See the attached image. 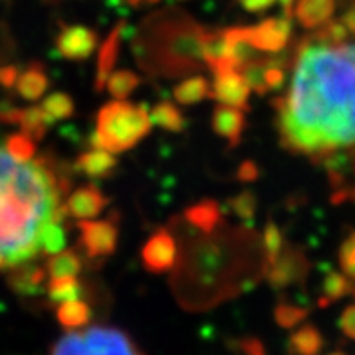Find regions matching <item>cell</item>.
<instances>
[{"instance_id": "cell-1", "label": "cell", "mask_w": 355, "mask_h": 355, "mask_svg": "<svg viewBox=\"0 0 355 355\" xmlns=\"http://www.w3.org/2000/svg\"><path fill=\"white\" fill-rule=\"evenodd\" d=\"M352 37V35H350ZM319 35L300 47L294 80L279 100V131L295 153L327 159L355 147V40Z\"/></svg>"}, {"instance_id": "cell-2", "label": "cell", "mask_w": 355, "mask_h": 355, "mask_svg": "<svg viewBox=\"0 0 355 355\" xmlns=\"http://www.w3.org/2000/svg\"><path fill=\"white\" fill-rule=\"evenodd\" d=\"M55 174L40 162L15 158L0 145V270L40 254L44 227L66 216Z\"/></svg>"}, {"instance_id": "cell-3", "label": "cell", "mask_w": 355, "mask_h": 355, "mask_svg": "<svg viewBox=\"0 0 355 355\" xmlns=\"http://www.w3.org/2000/svg\"><path fill=\"white\" fill-rule=\"evenodd\" d=\"M150 114L145 105L116 102L105 103L96 116V131L91 135L94 149L123 153L132 149L150 131Z\"/></svg>"}, {"instance_id": "cell-4", "label": "cell", "mask_w": 355, "mask_h": 355, "mask_svg": "<svg viewBox=\"0 0 355 355\" xmlns=\"http://www.w3.org/2000/svg\"><path fill=\"white\" fill-rule=\"evenodd\" d=\"M51 355H141L135 343L118 328L91 327L69 332L53 348Z\"/></svg>"}, {"instance_id": "cell-5", "label": "cell", "mask_w": 355, "mask_h": 355, "mask_svg": "<svg viewBox=\"0 0 355 355\" xmlns=\"http://www.w3.org/2000/svg\"><path fill=\"white\" fill-rule=\"evenodd\" d=\"M78 229L80 243L89 257H103L116 250L118 229L112 221L82 220Z\"/></svg>"}, {"instance_id": "cell-6", "label": "cell", "mask_w": 355, "mask_h": 355, "mask_svg": "<svg viewBox=\"0 0 355 355\" xmlns=\"http://www.w3.org/2000/svg\"><path fill=\"white\" fill-rule=\"evenodd\" d=\"M56 51L67 60H85L98 46L96 31L85 26H62L55 40Z\"/></svg>"}, {"instance_id": "cell-7", "label": "cell", "mask_w": 355, "mask_h": 355, "mask_svg": "<svg viewBox=\"0 0 355 355\" xmlns=\"http://www.w3.org/2000/svg\"><path fill=\"white\" fill-rule=\"evenodd\" d=\"M292 35V20L286 17L281 19H265L254 28H248V42L256 51L279 53L285 49Z\"/></svg>"}, {"instance_id": "cell-8", "label": "cell", "mask_w": 355, "mask_h": 355, "mask_svg": "<svg viewBox=\"0 0 355 355\" xmlns=\"http://www.w3.org/2000/svg\"><path fill=\"white\" fill-rule=\"evenodd\" d=\"M252 89L238 69L216 73L211 87V96L223 105L236 109H248V98Z\"/></svg>"}, {"instance_id": "cell-9", "label": "cell", "mask_w": 355, "mask_h": 355, "mask_svg": "<svg viewBox=\"0 0 355 355\" xmlns=\"http://www.w3.org/2000/svg\"><path fill=\"white\" fill-rule=\"evenodd\" d=\"M176 241L165 230L156 232L141 248V261H144L145 268L153 274H164V272L171 270L176 263Z\"/></svg>"}, {"instance_id": "cell-10", "label": "cell", "mask_w": 355, "mask_h": 355, "mask_svg": "<svg viewBox=\"0 0 355 355\" xmlns=\"http://www.w3.org/2000/svg\"><path fill=\"white\" fill-rule=\"evenodd\" d=\"M306 268L309 265H306L303 254L297 250H285L279 254L276 263L268 268V281L272 286L283 288V286L292 285L297 279L304 277Z\"/></svg>"}, {"instance_id": "cell-11", "label": "cell", "mask_w": 355, "mask_h": 355, "mask_svg": "<svg viewBox=\"0 0 355 355\" xmlns=\"http://www.w3.org/2000/svg\"><path fill=\"white\" fill-rule=\"evenodd\" d=\"M107 205V198L93 185L89 187L76 189L69 198H67L66 209L76 220H93Z\"/></svg>"}, {"instance_id": "cell-12", "label": "cell", "mask_w": 355, "mask_h": 355, "mask_svg": "<svg viewBox=\"0 0 355 355\" xmlns=\"http://www.w3.org/2000/svg\"><path fill=\"white\" fill-rule=\"evenodd\" d=\"M339 0H297L294 15L304 29H319L330 22Z\"/></svg>"}, {"instance_id": "cell-13", "label": "cell", "mask_w": 355, "mask_h": 355, "mask_svg": "<svg viewBox=\"0 0 355 355\" xmlns=\"http://www.w3.org/2000/svg\"><path fill=\"white\" fill-rule=\"evenodd\" d=\"M212 129L216 135L229 141L230 147H236L241 140L245 129V116L241 109L218 105L212 112Z\"/></svg>"}, {"instance_id": "cell-14", "label": "cell", "mask_w": 355, "mask_h": 355, "mask_svg": "<svg viewBox=\"0 0 355 355\" xmlns=\"http://www.w3.org/2000/svg\"><path fill=\"white\" fill-rule=\"evenodd\" d=\"M123 28H125V22L118 24L116 28L111 31V35L105 38L103 46L100 47L98 67H96V82H94V87H96V91H102L103 85H105V82H107L109 75L112 73V67H114V64H116Z\"/></svg>"}, {"instance_id": "cell-15", "label": "cell", "mask_w": 355, "mask_h": 355, "mask_svg": "<svg viewBox=\"0 0 355 355\" xmlns=\"http://www.w3.org/2000/svg\"><path fill=\"white\" fill-rule=\"evenodd\" d=\"M118 162L112 156V153L102 149L87 150L80 155L75 162V168L78 173L85 174L89 178H105L116 168Z\"/></svg>"}, {"instance_id": "cell-16", "label": "cell", "mask_w": 355, "mask_h": 355, "mask_svg": "<svg viewBox=\"0 0 355 355\" xmlns=\"http://www.w3.org/2000/svg\"><path fill=\"white\" fill-rule=\"evenodd\" d=\"M346 295L355 297L354 281H352L350 277H346L345 274L330 272V274L324 277V283H322V297L319 300V306H321V309H327L328 304L336 303V301L343 300Z\"/></svg>"}, {"instance_id": "cell-17", "label": "cell", "mask_w": 355, "mask_h": 355, "mask_svg": "<svg viewBox=\"0 0 355 355\" xmlns=\"http://www.w3.org/2000/svg\"><path fill=\"white\" fill-rule=\"evenodd\" d=\"M47 85H49V80H47L46 71L42 67L35 64V66L29 67L26 73L19 78L17 82V89H19V94L24 100H38L47 91Z\"/></svg>"}, {"instance_id": "cell-18", "label": "cell", "mask_w": 355, "mask_h": 355, "mask_svg": "<svg viewBox=\"0 0 355 355\" xmlns=\"http://www.w3.org/2000/svg\"><path fill=\"white\" fill-rule=\"evenodd\" d=\"M150 122L159 125L168 132H182L187 127V120L183 116V112L171 102L156 103L155 109L149 112Z\"/></svg>"}, {"instance_id": "cell-19", "label": "cell", "mask_w": 355, "mask_h": 355, "mask_svg": "<svg viewBox=\"0 0 355 355\" xmlns=\"http://www.w3.org/2000/svg\"><path fill=\"white\" fill-rule=\"evenodd\" d=\"M207 96H211V85H209V80L203 76H191L174 87V98L183 105L198 103L205 100Z\"/></svg>"}, {"instance_id": "cell-20", "label": "cell", "mask_w": 355, "mask_h": 355, "mask_svg": "<svg viewBox=\"0 0 355 355\" xmlns=\"http://www.w3.org/2000/svg\"><path fill=\"white\" fill-rule=\"evenodd\" d=\"M56 318L66 330H78L91 319V309L87 303L80 300L67 301V303H60L56 310Z\"/></svg>"}, {"instance_id": "cell-21", "label": "cell", "mask_w": 355, "mask_h": 355, "mask_svg": "<svg viewBox=\"0 0 355 355\" xmlns=\"http://www.w3.org/2000/svg\"><path fill=\"white\" fill-rule=\"evenodd\" d=\"M322 343L321 332L313 324H304L290 337V348L297 355H318Z\"/></svg>"}, {"instance_id": "cell-22", "label": "cell", "mask_w": 355, "mask_h": 355, "mask_svg": "<svg viewBox=\"0 0 355 355\" xmlns=\"http://www.w3.org/2000/svg\"><path fill=\"white\" fill-rule=\"evenodd\" d=\"M187 220L200 230L211 232L218 227L221 220V211L214 201H201L187 211Z\"/></svg>"}, {"instance_id": "cell-23", "label": "cell", "mask_w": 355, "mask_h": 355, "mask_svg": "<svg viewBox=\"0 0 355 355\" xmlns=\"http://www.w3.org/2000/svg\"><path fill=\"white\" fill-rule=\"evenodd\" d=\"M47 295H49L51 303H67V301L80 300L82 286H80L76 276L51 277L49 285H47Z\"/></svg>"}, {"instance_id": "cell-24", "label": "cell", "mask_w": 355, "mask_h": 355, "mask_svg": "<svg viewBox=\"0 0 355 355\" xmlns=\"http://www.w3.org/2000/svg\"><path fill=\"white\" fill-rule=\"evenodd\" d=\"M82 270V259L75 250H62L49 257L46 272L49 277L76 276Z\"/></svg>"}, {"instance_id": "cell-25", "label": "cell", "mask_w": 355, "mask_h": 355, "mask_svg": "<svg viewBox=\"0 0 355 355\" xmlns=\"http://www.w3.org/2000/svg\"><path fill=\"white\" fill-rule=\"evenodd\" d=\"M46 274V268H40V266L33 265H22V268H19L17 274L11 276V285L20 294H37Z\"/></svg>"}, {"instance_id": "cell-26", "label": "cell", "mask_w": 355, "mask_h": 355, "mask_svg": "<svg viewBox=\"0 0 355 355\" xmlns=\"http://www.w3.org/2000/svg\"><path fill=\"white\" fill-rule=\"evenodd\" d=\"M138 85H140V76L127 69L111 73L105 82V87L114 100H125L135 93Z\"/></svg>"}, {"instance_id": "cell-27", "label": "cell", "mask_w": 355, "mask_h": 355, "mask_svg": "<svg viewBox=\"0 0 355 355\" xmlns=\"http://www.w3.org/2000/svg\"><path fill=\"white\" fill-rule=\"evenodd\" d=\"M19 123L22 127L24 135H28L35 141L42 140L44 136H46L47 129H49V125H53L49 122V118L46 116V112L42 111V107H29L26 111H22Z\"/></svg>"}, {"instance_id": "cell-28", "label": "cell", "mask_w": 355, "mask_h": 355, "mask_svg": "<svg viewBox=\"0 0 355 355\" xmlns=\"http://www.w3.org/2000/svg\"><path fill=\"white\" fill-rule=\"evenodd\" d=\"M42 111L46 112V116L49 118V122L55 123L58 120H66V118L73 116L75 112V102L69 94L66 93H53L49 94L42 102Z\"/></svg>"}, {"instance_id": "cell-29", "label": "cell", "mask_w": 355, "mask_h": 355, "mask_svg": "<svg viewBox=\"0 0 355 355\" xmlns=\"http://www.w3.org/2000/svg\"><path fill=\"white\" fill-rule=\"evenodd\" d=\"M66 248V232L62 229L60 221L51 220L44 227L42 238H40V252L46 256H55Z\"/></svg>"}, {"instance_id": "cell-30", "label": "cell", "mask_w": 355, "mask_h": 355, "mask_svg": "<svg viewBox=\"0 0 355 355\" xmlns=\"http://www.w3.org/2000/svg\"><path fill=\"white\" fill-rule=\"evenodd\" d=\"M263 245H265L266 252V266L270 268L279 257V254L283 252V234L274 221L266 223L265 232H263Z\"/></svg>"}, {"instance_id": "cell-31", "label": "cell", "mask_w": 355, "mask_h": 355, "mask_svg": "<svg viewBox=\"0 0 355 355\" xmlns=\"http://www.w3.org/2000/svg\"><path fill=\"white\" fill-rule=\"evenodd\" d=\"M230 207H232L234 214L238 216L239 220L252 221L257 209L256 194L250 191H243L241 194L234 198V200H230Z\"/></svg>"}, {"instance_id": "cell-32", "label": "cell", "mask_w": 355, "mask_h": 355, "mask_svg": "<svg viewBox=\"0 0 355 355\" xmlns=\"http://www.w3.org/2000/svg\"><path fill=\"white\" fill-rule=\"evenodd\" d=\"M4 147L10 150L15 158L24 159V162H28V159H33L35 150H37V149H35V140H33V138H29L28 135L10 136V138L6 140Z\"/></svg>"}, {"instance_id": "cell-33", "label": "cell", "mask_w": 355, "mask_h": 355, "mask_svg": "<svg viewBox=\"0 0 355 355\" xmlns=\"http://www.w3.org/2000/svg\"><path fill=\"white\" fill-rule=\"evenodd\" d=\"M339 266L346 277L355 281V230L346 236L339 247Z\"/></svg>"}, {"instance_id": "cell-34", "label": "cell", "mask_w": 355, "mask_h": 355, "mask_svg": "<svg viewBox=\"0 0 355 355\" xmlns=\"http://www.w3.org/2000/svg\"><path fill=\"white\" fill-rule=\"evenodd\" d=\"M263 82H265L266 91H277L281 85L285 84V69L276 58L263 62Z\"/></svg>"}, {"instance_id": "cell-35", "label": "cell", "mask_w": 355, "mask_h": 355, "mask_svg": "<svg viewBox=\"0 0 355 355\" xmlns=\"http://www.w3.org/2000/svg\"><path fill=\"white\" fill-rule=\"evenodd\" d=\"M306 315H309V312L301 306H295V304H279L276 309V321L283 328H292L300 324Z\"/></svg>"}, {"instance_id": "cell-36", "label": "cell", "mask_w": 355, "mask_h": 355, "mask_svg": "<svg viewBox=\"0 0 355 355\" xmlns=\"http://www.w3.org/2000/svg\"><path fill=\"white\" fill-rule=\"evenodd\" d=\"M339 328L348 339L355 341V303L348 304L339 318Z\"/></svg>"}, {"instance_id": "cell-37", "label": "cell", "mask_w": 355, "mask_h": 355, "mask_svg": "<svg viewBox=\"0 0 355 355\" xmlns=\"http://www.w3.org/2000/svg\"><path fill=\"white\" fill-rule=\"evenodd\" d=\"M238 2L243 10L250 11V13H263V11L270 10L277 0H238Z\"/></svg>"}, {"instance_id": "cell-38", "label": "cell", "mask_w": 355, "mask_h": 355, "mask_svg": "<svg viewBox=\"0 0 355 355\" xmlns=\"http://www.w3.org/2000/svg\"><path fill=\"white\" fill-rule=\"evenodd\" d=\"M259 176L256 164L254 162H243L238 168V180L239 182H254Z\"/></svg>"}, {"instance_id": "cell-39", "label": "cell", "mask_w": 355, "mask_h": 355, "mask_svg": "<svg viewBox=\"0 0 355 355\" xmlns=\"http://www.w3.org/2000/svg\"><path fill=\"white\" fill-rule=\"evenodd\" d=\"M341 22L345 24V28L350 31L352 35H355V0L346 4V10L341 17Z\"/></svg>"}, {"instance_id": "cell-40", "label": "cell", "mask_w": 355, "mask_h": 355, "mask_svg": "<svg viewBox=\"0 0 355 355\" xmlns=\"http://www.w3.org/2000/svg\"><path fill=\"white\" fill-rule=\"evenodd\" d=\"M0 80H2V84L13 85L15 82H17V69H15V67H6V69L0 73Z\"/></svg>"}, {"instance_id": "cell-41", "label": "cell", "mask_w": 355, "mask_h": 355, "mask_svg": "<svg viewBox=\"0 0 355 355\" xmlns=\"http://www.w3.org/2000/svg\"><path fill=\"white\" fill-rule=\"evenodd\" d=\"M279 4H281V10H283V17L292 19V17H294L295 0H279Z\"/></svg>"}, {"instance_id": "cell-42", "label": "cell", "mask_w": 355, "mask_h": 355, "mask_svg": "<svg viewBox=\"0 0 355 355\" xmlns=\"http://www.w3.org/2000/svg\"><path fill=\"white\" fill-rule=\"evenodd\" d=\"M127 4L131 6V8H138V6L141 4V2H144V0H125Z\"/></svg>"}, {"instance_id": "cell-43", "label": "cell", "mask_w": 355, "mask_h": 355, "mask_svg": "<svg viewBox=\"0 0 355 355\" xmlns=\"http://www.w3.org/2000/svg\"><path fill=\"white\" fill-rule=\"evenodd\" d=\"M147 4H158V2H162V0H145Z\"/></svg>"}, {"instance_id": "cell-44", "label": "cell", "mask_w": 355, "mask_h": 355, "mask_svg": "<svg viewBox=\"0 0 355 355\" xmlns=\"http://www.w3.org/2000/svg\"><path fill=\"white\" fill-rule=\"evenodd\" d=\"M328 355H346L345 352H334V354H328Z\"/></svg>"}, {"instance_id": "cell-45", "label": "cell", "mask_w": 355, "mask_h": 355, "mask_svg": "<svg viewBox=\"0 0 355 355\" xmlns=\"http://www.w3.org/2000/svg\"><path fill=\"white\" fill-rule=\"evenodd\" d=\"M173 2H183V0H173Z\"/></svg>"}]
</instances>
